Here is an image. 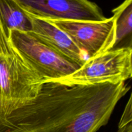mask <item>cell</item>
I'll use <instances>...</instances> for the list:
<instances>
[{"label": "cell", "instance_id": "cell-1", "mask_svg": "<svg viewBox=\"0 0 132 132\" xmlns=\"http://www.w3.org/2000/svg\"><path fill=\"white\" fill-rule=\"evenodd\" d=\"M129 90L125 82L70 86L45 81L34 99L8 116L0 132H97Z\"/></svg>", "mask_w": 132, "mask_h": 132}, {"label": "cell", "instance_id": "cell-7", "mask_svg": "<svg viewBox=\"0 0 132 132\" xmlns=\"http://www.w3.org/2000/svg\"><path fill=\"white\" fill-rule=\"evenodd\" d=\"M29 15L32 22V28L28 33L32 36L53 50L82 65L88 59L86 53L81 50L65 32L55 24L47 20Z\"/></svg>", "mask_w": 132, "mask_h": 132}, {"label": "cell", "instance_id": "cell-10", "mask_svg": "<svg viewBox=\"0 0 132 132\" xmlns=\"http://www.w3.org/2000/svg\"><path fill=\"white\" fill-rule=\"evenodd\" d=\"M132 121V92L130 95V99L125 106L124 112L121 117L119 122L118 128L124 126L126 124Z\"/></svg>", "mask_w": 132, "mask_h": 132}, {"label": "cell", "instance_id": "cell-11", "mask_svg": "<svg viewBox=\"0 0 132 132\" xmlns=\"http://www.w3.org/2000/svg\"><path fill=\"white\" fill-rule=\"evenodd\" d=\"M117 132H132V121L124 126L118 128Z\"/></svg>", "mask_w": 132, "mask_h": 132}, {"label": "cell", "instance_id": "cell-6", "mask_svg": "<svg viewBox=\"0 0 132 132\" xmlns=\"http://www.w3.org/2000/svg\"><path fill=\"white\" fill-rule=\"evenodd\" d=\"M28 14L45 20L100 21L106 19L89 0H15Z\"/></svg>", "mask_w": 132, "mask_h": 132}, {"label": "cell", "instance_id": "cell-12", "mask_svg": "<svg viewBox=\"0 0 132 132\" xmlns=\"http://www.w3.org/2000/svg\"><path fill=\"white\" fill-rule=\"evenodd\" d=\"M7 54V53L5 52V50H4L2 46H1V43H0V55H1V54Z\"/></svg>", "mask_w": 132, "mask_h": 132}, {"label": "cell", "instance_id": "cell-13", "mask_svg": "<svg viewBox=\"0 0 132 132\" xmlns=\"http://www.w3.org/2000/svg\"><path fill=\"white\" fill-rule=\"evenodd\" d=\"M131 67H132V47L131 48ZM132 79V77H131Z\"/></svg>", "mask_w": 132, "mask_h": 132}, {"label": "cell", "instance_id": "cell-9", "mask_svg": "<svg viewBox=\"0 0 132 132\" xmlns=\"http://www.w3.org/2000/svg\"><path fill=\"white\" fill-rule=\"evenodd\" d=\"M116 28V41L111 50L132 47V0H125L112 10Z\"/></svg>", "mask_w": 132, "mask_h": 132}, {"label": "cell", "instance_id": "cell-5", "mask_svg": "<svg viewBox=\"0 0 132 132\" xmlns=\"http://www.w3.org/2000/svg\"><path fill=\"white\" fill-rule=\"evenodd\" d=\"M48 21V20H47ZM65 32L88 58L113 48L116 28L113 17L100 21L79 20H49Z\"/></svg>", "mask_w": 132, "mask_h": 132}, {"label": "cell", "instance_id": "cell-3", "mask_svg": "<svg viewBox=\"0 0 132 132\" xmlns=\"http://www.w3.org/2000/svg\"><path fill=\"white\" fill-rule=\"evenodd\" d=\"M9 43L45 82L67 77L82 66L53 50L28 32L12 30Z\"/></svg>", "mask_w": 132, "mask_h": 132}, {"label": "cell", "instance_id": "cell-8", "mask_svg": "<svg viewBox=\"0 0 132 132\" xmlns=\"http://www.w3.org/2000/svg\"><path fill=\"white\" fill-rule=\"evenodd\" d=\"M31 28L30 17L15 0H0V43L5 52L13 50L9 43L12 30L29 32Z\"/></svg>", "mask_w": 132, "mask_h": 132}, {"label": "cell", "instance_id": "cell-4", "mask_svg": "<svg viewBox=\"0 0 132 132\" xmlns=\"http://www.w3.org/2000/svg\"><path fill=\"white\" fill-rule=\"evenodd\" d=\"M130 48L110 50L90 57L72 74L55 80L66 85L117 83L131 79Z\"/></svg>", "mask_w": 132, "mask_h": 132}, {"label": "cell", "instance_id": "cell-2", "mask_svg": "<svg viewBox=\"0 0 132 132\" xmlns=\"http://www.w3.org/2000/svg\"><path fill=\"white\" fill-rule=\"evenodd\" d=\"M44 82L14 49L0 55V130L9 115L37 96Z\"/></svg>", "mask_w": 132, "mask_h": 132}]
</instances>
